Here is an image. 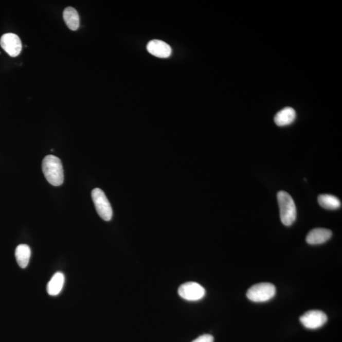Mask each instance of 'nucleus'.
<instances>
[{
  "label": "nucleus",
  "mask_w": 342,
  "mask_h": 342,
  "mask_svg": "<svg viewBox=\"0 0 342 342\" xmlns=\"http://www.w3.org/2000/svg\"><path fill=\"white\" fill-rule=\"evenodd\" d=\"M318 203L322 207L328 210H336L341 207V202L337 197L332 195H320L317 198Z\"/></svg>",
  "instance_id": "14"
},
{
  "label": "nucleus",
  "mask_w": 342,
  "mask_h": 342,
  "mask_svg": "<svg viewBox=\"0 0 342 342\" xmlns=\"http://www.w3.org/2000/svg\"><path fill=\"white\" fill-rule=\"evenodd\" d=\"M65 282L64 274L58 272L53 276L47 285L48 294L51 296H56L61 292Z\"/></svg>",
  "instance_id": "11"
},
{
  "label": "nucleus",
  "mask_w": 342,
  "mask_h": 342,
  "mask_svg": "<svg viewBox=\"0 0 342 342\" xmlns=\"http://www.w3.org/2000/svg\"><path fill=\"white\" fill-rule=\"evenodd\" d=\"M42 169L46 180L51 185L59 187L64 182V169L60 158L54 155L46 156L43 160Z\"/></svg>",
  "instance_id": "1"
},
{
  "label": "nucleus",
  "mask_w": 342,
  "mask_h": 342,
  "mask_svg": "<svg viewBox=\"0 0 342 342\" xmlns=\"http://www.w3.org/2000/svg\"><path fill=\"white\" fill-rule=\"evenodd\" d=\"M192 342H214V337L209 334H205L194 340Z\"/></svg>",
  "instance_id": "15"
},
{
  "label": "nucleus",
  "mask_w": 342,
  "mask_h": 342,
  "mask_svg": "<svg viewBox=\"0 0 342 342\" xmlns=\"http://www.w3.org/2000/svg\"><path fill=\"white\" fill-rule=\"evenodd\" d=\"M147 50L152 56L162 59L168 58L172 53L171 46L168 43L157 40H152L148 44Z\"/></svg>",
  "instance_id": "8"
},
{
  "label": "nucleus",
  "mask_w": 342,
  "mask_h": 342,
  "mask_svg": "<svg viewBox=\"0 0 342 342\" xmlns=\"http://www.w3.org/2000/svg\"><path fill=\"white\" fill-rule=\"evenodd\" d=\"M65 23L67 27L72 31H76L79 27V15L77 11L73 7H67L63 13Z\"/></svg>",
  "instance_id": "12"
},
{
  "label": "nucleus",
  "mask_w": 342,
  "mask_h": 342,
  "mask_svg": "<svg viewBox=\"0 0 342 342\" xmlns=\"http://www.w3.org/2000/svg\"><path fill=\"white\" fill-rule=\"evenodd\" d=\"M92 197L96 210L100 218L104 221H111L113 212L110 202L103 191L100 188H95L92 191Z\"/></svg>",
  "instance_id": "4"
},
{
  "label": "nucleus",
  "mask_w": 342,
  "mask_h": 342,
  "mask_svg": "<svg viewBox=\"0 0 342 342\" xmlns=\"http://www.w3.org/2000/svg\"><path fill=\"white\" fill-rule=\"evenodd\" d=\"M332 231L325 228H315L306 237V242L310 245H319L327 242L332 237Z\"/></svg>",
  "instance_id": "9"
},
{
  "label": "nucleus",
  "mask_w": 342,
  "mask_h": 342,
  "mask_svg": "<svg viewBox=\"0 0 342 342\" xmlns=\"http://www.w3.org/2000/svg\"><path fill=\"white\" fill-rule=\"evenodd\" d=\"M31 251L28 245H19L15 250V258L21 268H26L29 264Z\"/></svg>",
  "instance_id": "13"
},
{
  "label": "nucleus",
  "mask_w": 342,
  "mask_h": 342,
  "mask_svg": "<svg viewBox=\"0 0 342 342\" xmlns=\"http://www.w3.org/2000/svg\"><path fill=\"white\" fill-rule=\"evenodd\" d=\"M276 294V287L270 283L254 284L248 290L247 297L254 302H265L273 299Z\"/></svg>",
  "instance_id": "3"
},
{
  "label": "nucleus",
  "mask_w": 342,
  "mask_h": 342,
  "mask_svg": "<svg viewBox=\"0 0 342 342\" xmlns=\"http://www.w3.org/2000/svg\"><path fill=\"white\" fill-rule=\"evenodd\" d=\"M328 317L321 311L313 310L306 312L300 317V321L308 329L316 330L325 325Z\"/></svg>",
  "instance_id": "5"
},
{
  "label": "nucleus",
  "mask_w": 342,
  "mask_h": 342,
  "mask_svg": "<svg viewBox=\"0 0 342 342\" xmlns=\"http://www.w3.org/2000/svg\"><path fill=\"white\" fill-rule=\"evenodd\" d=\"M178 294L183 299L188 301H198L204 297L205 290L198 283L187 282L179 286Z\"/></svg>",
  "instance_id": "6"
},
{
  "label": "nucleus",
  "mask_w": 342,
  "mask_h": 342,
  "mask_svg": "<svg viewBox=\"0 0 342 342\" xmlns=\"http://www.w3.org/2000/svg\"><path fill=\"white\" fill-rule=\"evenodd\" d=\"M0 45L10 57H16L21 53L23 45L20 38L17 34L7 33L0 39Z\"/></svg>",
  "instance_id": "7"
},
{
  "label": "nucleus",
  "mask_w": 342,
  "mask_h": 342,
  "mask_svg": "<svg viewBox=\"0 0 342 342\" xmlns=\"http://www.w3.org/2000/svg\"><path fill=\"white\" fill-rule=\"evenodd\" d=\"M281 222L284 226H291L296 220L297 209L291 195L286 191H279L277 195Z\"/></svg>",
  "instance_id": "2"
},
{
  "label": "nucleus",
  "mask_w": 342,
  "mask_h": 342,
  "mask_svg": "<svg viewBox=\"0 0 342 342\" xmlns=\"http://www.w3.org/2000/svg\"><path fill=\"white\" fill-rule=\"evenodd\" d=\"M296 118V112L292 107H286L278 112L275 117V122L278 127H286L292 124Z\"/></svg>",
  "instance_id": "10"
}]
</instances>
